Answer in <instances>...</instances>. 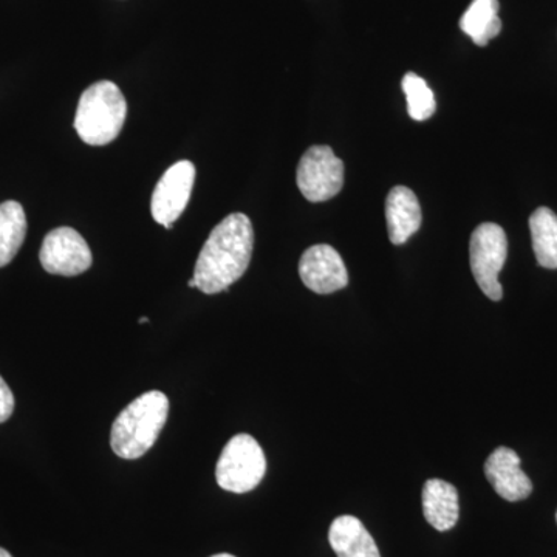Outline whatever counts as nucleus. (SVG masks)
<instances>
[{"label":"nucleus","instance_id":"f257e3e1","mask_svg":"<svg viewBox=\"0 0 557 557\" xmlns=\"http://www.w3.org/2000/svg\"><path fill=\"white\" fill-rule=\"evenodd\" d=\"M255 230L248 215L236 212L212 230L197 258L194 281L205 295L228 292L251 262Z\"/></svg>","mask_w":557,"mask_h":557},{"label":"nucleus","instance_id":"dca6fc26","mask_svg":"<svg viewBox=\"0 0 557 557\" xmlns=\"http://www.w3.org/2000/svg\"><path fill=\"white\" fill-rule=\"evenodd\" d=\"M27 234V218L17 201L0 205V269L16 258Z\"/></svg>","mask_w":557,"mask_h":557},{"label":"nucleus","instance_id":"20e7f679","mask_svg":"<svg viewBox=\"0 0 557 557\" xmlns=\"http://www.w3.org/2000/svg\"><path fill=\"white\" fill-rule=\"evenodd\" d=\"M265 472L267 458L258 440L239 434L231 438L220 454L215 479L222 490L245 494L259 486Z\"/></svg>","mask_w":557,"mask_h":557},{"label":"nucleus","instance_id":"a211bd4d","mask_svg":"<svg viewBox=\"0 0 557 557\" xmlns=\"http://www.w3.org/2000/svg\"><path fill=\"white\" fill-rule=\"evenodd\" d=\"M14 410V397L13 392L5 383V380L0 376V423H5Z\"/></svg>","mask_w":557,"mask_h":557},{"label":"nucleus","instance_id":"f03ea898","mask_svg":"<svg viewBox=\"0 0 557 557\" xmlns=\"http://www.w3.org/2000/svg\"><path fill=\"white\" fill-rule=\"evenodd\" d=\"M170 416V399L150 391L121 410L110 431V446L124 460H137L152 449Z\"/></svg>","mask_w":557,"mask_h":557},{"label":"nucleus","instance_id":"4be33fe9","mask_svg":"<svg viewBox=\"0 0 557 557\" xmlns=\"http://www.w3.org/2000/svg\"><path fill=\"white\" fill-rule=\"evenodd\" d=\"M146 322H149V318H146V317L139 318V324H146Z\"/></svg>","mask_w":557,"mask_h":557},{"label":"nucleus","instance_id":"6e6552de","mask_svg":"<svg viewBox=\"0 0 557 557\" xmlns=\"http://www.w3.org/2000/svg\"><path fill=\"white\" fill-rule=\"evenodd\" d=\"M196 182V166L190 161H178L164 172L153 190L150 211L159 225L171 230L175 220L183 214Z\"/></svg>","mask_w":557,"mask_h":557},{"label":"nucleus","instance_id":"4468645a","mask_svg":"<svg viewBox=\"0 0 557 557\" xmlns=\"http://www.w3.org/2000/svg\"><path fill=\"white\" fill-rule=\"evenodd\" d=\"M498 0H472L460 20V28L475 46L486 47L491 39L497 38L502 32V21L498 17Z\"/></svg>","mask_w":557,"mask_h":557},{"label":"nucleus","instance_id":"aec40b11","mask_svg":"<svg viewBox=\"0 0 557 557\" xmlns=\"http://www.w3.org/2000/svg\"><path fill=\"white\" fill-rule=\"evenodd\" d=\"M188 287L189 288H197V284H196V281H194V277L190 278V281L188 282Z\"/></svg>","mask_w":557,"mask_h":557},{"label":"nucleus","instance_id":"7ed1b4c3","mask_svg":"<svg viewBox=\"0 0 557 557\" xmlns=\"http://www.w3.org/2000/svg\"><path fill=\"white\" fill-rule=\"evenodd\" d=\"M126 115V98L119 86L100 81L81 95L75 129L86 145L106 146L119 137Z\"/></svg>","mask_w":557,"mask_h":557},{"label":"nucleus","instance_id":"1a4fd4ad","mask_svg":"<svg viewBox=\"0 0 557 557\" xmlns=\"http://www.w3.org/2000/svg\"><path fill=\"white\" fill-rule=\"evenodd\" d=\"M304 285L318 295H330L346 288L348 273L339 252L330 245H314L304 252L299 262Z\"/></svg>","mask_w":557,"mask_h":557},{"label":"nucleus","instance_id":"6ab92c4d","mask_svg":"<svg viewBox=\"0 0 557 557\" xmlns=\"http://www.w3.org/2000/svg\"><path fill=\"white\" fill-rule=\"evenodd\" d=\"M0 557H13L7 549L0 548Z\"/></svg>","mask_w":557,"mask_h":557},{"label":"nucleus","instance_id":"f8f14e48","mask_svg":"<svg viewBox=\"0 0 557 557\" xmlns=\"http://www.w3.org/2000/svg\"><path fill=\"white\" fill-rule=\"evenodd\" d=\"M329 542L338 557H381L375 539L354 516H339L333 520Z\"/></svg>","mask_w":557,"mask_h":557},{"label":"nucleus","instance_id":"2eb2a0df","mask_svg":"<svg viewBox=\"0 0 557 557\" xmlns=\"http://www.w3.org/2000/svg\"><path fill=\"white\" fill-rule=\"evenodd\" d=\"M531 240L537 263L547 270H557V215L541 207L530 218Z\"/></svg>","mask_w":557,"mask_h":557},{"label":"nucleus","instance_id":"ddd939ff","mask_svg":"<svg viewBox=\"0 0 557 557\" xmlns=\"http://www.w3.org/2000/svg\"><path fill=\"white\" fill-rule=\"evenodd\" d=\"M423 512L429 525L437 531L456 527L460 516L456 486L445 480H428L423 487Z\"/></svg>","mask_w":557,"mask_h":557},{"label":"nucleus","instance_id":"0eeeda50","mask_svg":"<svg viewBox=\"0 0 557 557\" xmlns=\"http://www.w3.org/2000/svg\"><path fill=\"white\" fill-rule=\"evenodd\" d=\"M44 270L57 276L73 277L86 273L94 258L87 242L78 231L62 226L50 231L39 252Z\"/></svg>","mask_w":557,"mask_h":557},{"label":"nucleus","instance_id":"412c9836","mask_svg":"<svg viewBox=\"0 0 557 557\" xmlns=\"http://www.w3.org/2000/svg\"><path fill=\"white\" fill-rule=\"evenodd\" d=\"M211 557H236V556L228 555V553H220V555H214V556H211Z\"/></svg>","mask_w":557,"mask_h":557},{"label":"nucleus","instance_id":"9b49d317","mask_svg":"<svg viewBox=\"0 0 557 557\" xmlns=\"http://www.w3.org/2000/svg\"><path fill=\"white\" fill-rule=\"evenodd\" d=\"M388 239L394 245L406 244L423 222L416 193L406 186H395L386 200Z\"/></svg>","mask_w":557,"mask_h":557},{"label":"nucleus","instance_id":"5701e85b","mask_svg":"<svg viewBox=\"0 0 557 557\" xmlns=\"http://www.w3.org/2000/svg\"><path fill=\"white\" fill-rule=\"evenodd\" d=\"M556 520H557V512H556Z\"/></svg>","mask_w":557,"mask_h":557},{"label":"nucleus","instance_id":"423d86ee","mask_svg":"<svg viewBox=\"0 0 557 557\" xmlns=\"http://www.w3.org/2000/svg\"><path fill=\"white\" fill-rule=\"evenodd\" d=\"M307 200L319 203L338 196L344 186V163L329 146H311L299 161L296 174Z\"/></svg>","mask_w":557,"mask_h":557},{"label":"nucleus","instance_id":"f3484780","mask_svg":"<svg viewBox=\"0 0 557 557\" xmlns=\"http://www.w3.org/2000/svg\"><path fill=\"white\" fill-rule=\"evenodd\" d=\"M406 100H408L409 116L416 121H426L431 119L437 109L434 91L429 89L426 81L416 73H406L401 83Z\"/></svg>","mask_w":557,"mask_h":557},{"label":"nucleus","instance_id":"9d476101","mask_svg":"<svg viewBox=\"0 0 557 557\" xmlns=\"http://www.w3.org/2000/svg\"><path fill=\"white\" fill-rule=\"evenodd\" d=\"M485 475L498 496L508 502L525 500L533 491V483L520 468L518 453L505 446L487 457Z\"/></svg>","mask_w":557,"mask_h":557},{"label":"nucleus","instance_id":"39448f33","mask_svg":"<svg viewBox=\"0 0 557 557\" xmlns=\"http://www.w3.org/2000/svg\"><path fill=\"white\" fill-rule=\"evenodd\" d=\"M508 256V239L502 226L482 223L469 240V263L480 289L491 300L504 296L498 273L504 269Z\"/></svg>","mask_w":557,"mask_h":557}]
</instances>
